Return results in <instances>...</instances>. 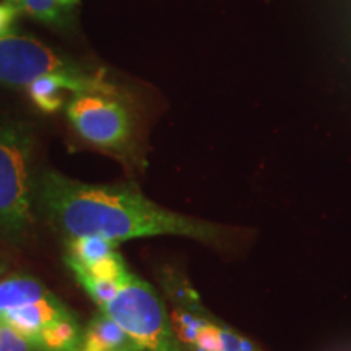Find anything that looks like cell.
<instances>
[{"label":"cell","instance_id":"6da1fadb","mask_svg":"<svg viewBox=\"0 0 351 351\" xmlns=\"http://www.w3.org/2000/svg\"><path fill=\"white\" fill-rule=\"evenodd\" d=\"M36 202L69 239L93 236L119 244L181 236L215 247L234 241V232L228 228L161 207L132 184L82 182L47 169L38 176Z\"/></svg>","mask_w":351,"mask_h":351},{"label":"cell","instance_id":"7a4b0ae2","mask_svg":"<svg viewBox=\"0 0 351 351\" xmlns=\"http://www.w3.org/2000/svg\"><path fill=\"white\" fill-rule=\"evenodd\" d=\"M34 135L23 121L0 117V241L23 245L36 225Z\"/></svg>","mask_w":351,"mask_h":351},{"label":"cell","instance_id":"3957f363","mask_svg":"<svg viewBox=\"0 0 351 351\" xmlns=\"http://www.w3.org/2000/svg\"><path fill=\"white\" fill-rule=\"evenodd\" d=\"M69 124L90 147L108 153L129 169L145 165L140 121L129 96L103 91H78L65 103Z\"/></svg>","mask_w":351,"mask_h":351},{"label":"cell","instance_id":"277c9868","mask_svg":"<svg viewBox=\"0 0 351 351\" xmlns=\"http://www.w3.org/2000/svg\"><path fill=\"white\" fill-rule=\"evenodd\" d=\"M51 77L78 82L90 91H121L98 70L88 69L59 54L38 39L13 32L0 36V83L28 88L34 82Z\"/></svg>","mask_w":351,"mask_h":351},{"label":"cell","instance_id":"5b68a950","mask_svg":"<svg viewBox=\"0 0 351 351\" xmlns=\"http://www.w3.org/2000/svg\"><path fill=\"white\" fill-rule=\"evenodd\" d=\"M140 345L142 351H187L179 340L168 307L155 288L132 274L99 306Z\"/></svg>","mask_w":351,"mask_h":351},{"label":"cell","instance_id":"8992f818","mask_svg":"<svg viewBox=\"0 0 351 351\" xmlns=\"http://www.w3.org/2000/svg\"><path fill=\"white\" fill-rule=\"evenodd\" d=\"M161 283L174 328L187 351H257L245 337L210 314L195 289L178 271L166 270Z\"/></svg>","mask_w":351,"mask_h":351},{"label":"cell","instance_id":"52a82bcc","mask_svg":"<svg viewBox=\"0 0 351 351\" xmlns=\"http://www.w3.org/2000/svg\"><path fill=\"white\" fill-rule=\"evenodd\" d=\"M73 313L49 288L26 274L0 278V322L21 333L32 343L44 328Z\"/></svg>","mask_w":351,"mask_h":351},{"label":"cell","instance_id":"ba28073f","mask_svg":"<svg viewBox=\"0 0 351 351\" xmlns=\"http://www.w3.org/2000/svg\"><path fill=\"white\" fill-rule=\"evenodd\" d=\"M80 351H142V348L119 324L98 311L83 330Z\"/></svg>","mask_w":351,"mask_h":351},{"label":"cell","instance_id":"9c48e42d","mask_svg":"<svg viewBox=\"0 0 351 351\" xmlns=\"http://www.w3.org/2000/svg\"><path fill=\"white\" fill-rule=\"evenodd\" d=\"M82 343L83 328L75 314L57 320L32 341L36 351H80Z\"/></svg>","mask_w":351,"mask_h":351},{"label":"cell","instance_id":"30bf717a","mask_svg":"<svg viewBox=\"0 0 351 351\" xmlns=\"http://www.w3.org/2000/svg\"><path fill=\"white\" fill-rule=\"evenodd\" d=\"M0 351H36L21 333L0 322Z\"/></svg>","mask_w":351,"mask_h":351},{"label":"cell","instance_id":"8fae6325","mask_svg":"<svg viewBox=\"0 0 351 351\" xmlns=\"http://www.w3.org/2000/svg\"><path fill=\"white\" fill-rule=\"evenodd\" d=\"M19 8H15L10 3H0V36L13 32V23H15Z\"/></svg>","mask_w":351,"mask_h":351},{"label":"cell","instance_id":"7c38bea8","mask_svg":"<svg viewBox=\"0 0 351 351\" xmlns=\"http://www.w3.org/2000/svg\"><path fill=\"white\" fill-rule=\"evenodd\" d=\"M5 274H7V262H5V258L0 256V278H2Z\"/></svg>","mask_w":351,"mask_h":351},{"label":"cell","instance_id":"4fadbf2b","mask_svg":"<svg viewBox=\"0 0 351 351\" xmlns=\"http://www.w3.org/2000/svg\"><path fill=\"white\" fill-rule=\"evenodd\" d=\"M64 2H65V3H67V5H69L70 8H72V7H73V5H75V3L78 2V0H64Z\"/></svg>","mask_w":351,"mask_h":351}]
</instances>
